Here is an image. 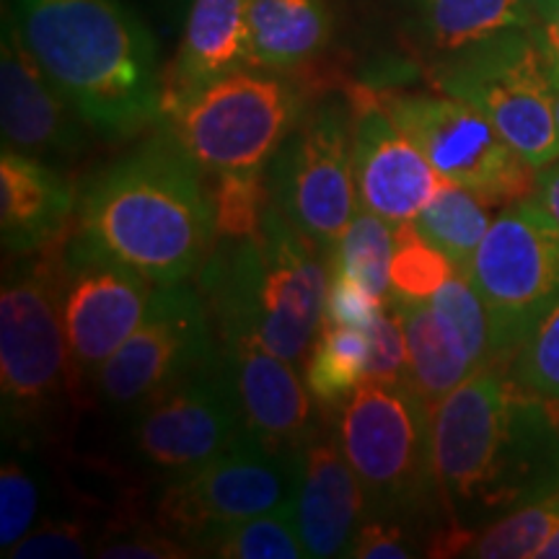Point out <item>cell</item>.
<instances>
[{"mask_svg": "<svg viewBox=\"0 0 559 559\" xmlns=\"http://www.w3.org/2000/svg\"><path fill=\"white\" fill-rule=\"evenodd\" d=\"M432 453L451 528L477 531L559 489V404L487 366L432 409Z\"/></svg>", "mask_w": 559, "mask_h": 559, "instance_id": "6da1fadb", "label": "cell"}, {"mask_svg": "<svg viewBox=\"0 0 559 559\" xmlns=\"http://www.w3.org/2000/svg\"><path fill=\"white\" fill-rule=\"evenodd\" d=\"M202 166L169 130L86 181L75 230L153 285L187 283L215 251V213Z\"/></svg>", "mask_w": 559, "mask_h": 559, "instance_id": "7a4b0ae2", "label": "cell"}, {"mask_svg": "<svg viewBox=\"0 0 559 559\" xmlns=\"http://www.w3.org/2000/svg\"><path fill=\"white\" fill-rule=\"evenodd\" d=\"M21 37L75 117L109 140L160 120L156 41L117 0H16Z\"/></svg>", "mask_w": 559, "mask_h": 559, "instance_id": "3957f363", "label": "cell"}, {"mask_svg": "<svg viewBox=\"0 0 559 559\" xmlns=\"http://www.w3.org/2000/svg\"><path fill=\"white\" fill-rule=\"evenodd\" d=\"M223 243L200 272L221 340H249L293 366L306 362L330 290L321 249L275 202L260 234Z\"/></svg>", "mask_w": 559, "mask_h": 559, "instance_id": "277c9868", "label": "cell"}, {"mask_svg": "<svg viewBox=\"0 0 559 559\" xmlns=\"http://www.w3.org/2000/svg\"><path fill=\"white\" fill-rule=\"evenodd\" d=\"M68 236V234H66ZM13 257L0 293V394L3 436L32 451L66 428L86 386L70 355L60 313L62 241Z\"/></svg>", "mask_w": 559, "mask_h": 559, "instance_id": "5b68a950", "label": "cell"}, {"mask_svg": "<svg viewBox=\"0 0 559 559\" xmlns=\"http://www.w3.org/2000/svg\"><path fill=\"white\" fill-rule=\"evenodd\" d=\"M334 432L358 474L370 519H428L440 502L432 407L407 381L362 383L337 412Z\"/></svg>", "mask_w": 559, "mask_h": 559, "instance_id": "8992f818", "label": "cell"}, {"mask_svg": "<svg viewBox=\"0 0 559 559\" xmlns=\"http://www.w3.org/2000/svg\"><path fill=\"white\" fill-rule=\"evenodd\" d=\"M290 81L239 68L160 109L164 128L202 171H264L304 120Z\"/></svg>", "mask_w": 559, "mask_h": 559, "instance_id": "52a82bcc", "label": "cell"}, {"mask_svg": "<svg viewBox=\"0 0 559 559\" xmlns=\"http://www.w3.org/2000/svg\"><path fill=\"white\" fill-rule=\"evenodd\" d=\"M430 79L479 109L536 171L559 158L555 79L531 26L443 55Z\"/></svg>", "mask_w": 559, "mask_h": 559, "instance_id": "ba28073f", "label": "cell"}, {"mask_svg": "<svg viewBox=\"0 0 559 559\" xmlns=\"http://www.w3.org/2000/svg\"><path fill=\"white\" fill-rule=\"evenodd\" d=\"M508 366L531 326L559 300V226L534 198L510 202L481 239L469 272Z\"/></svg>", "mask_w": 559, "mask_h": 559, "instance_id": "9c48e42d", "label": "cell"}, {"mask_svg": "<svg viewBox=\"0 0 559 559\" xmlns=\"http://www.w3.org/2000/svg\"><path fill=\"white\" fill-rule=\"evenodd\" d=\"M391 120L425 153L440 177L456 181L487 205L534 198L536 171L472 104L449 94H386Z\"/></svg>", "mask_w": 559, "mask_h": 559, "instance_id": "30bf717a", "label": "cell"}, {"mask_svg": "<svg viewBox=\"0 0 559 559\" xmlns=\"http://www.w3.org/2000/svg\"><path fill=\"white\" fill-rule=\"evenodd\" d=\"M296 481L298 453L264 449L241 436L207 464L166 479L156 500V526L198 555L210 536L290 500Z\"/></svg>", "mask_w": 559, "mask_h": 559, "instance_id": "8fae6325", "label": "cell"}, {"mask_svg": "<svg viewBox=\"0 0 559 559\" xmlns=\"http://www.w3.org/2000/svg\"><path fill=\"white\" fill-rule=\"evenodd\" d=\"M270 200L321 251H332L358 215L353 117L345 104H321L298 122L267 171Z\"/></svg>", "mask_w": 559, "mask_h": 559, "instance_id": "7c38bea8", "label": "cell"}, {"mask_svg": "<svg viewBox=\"0 0 559 559\" xmlns=\"http://www.w3.org/2000/svg\"><path fill=\"white\" fill-rule=\"evenodd\" d=\"M207 300L187 283L158 285L148 311L96 376L102 402L135 412L218 355Z\"/></svg>", "mask_w": 559, "mask_h": 559, "instance_id": "4fadbf2b", "label": "cell"}, {"mask_svg": "<svg viewBox=\"0 0 559 559\" xmlns=\"http://www.w3.org/2000/svg\"><path fill=\"white\" fill-rule=\"evenodd\" d=\"M156 288L79 230H68L60 249V313L70 355L86 386L138 330Z\"/></svg>", "mask_w": 559, "mask_h": 559, "instance_id": "5bb4252c", "label": "cell"}, {"mask_svg": "<svg viewBox=\"0 0 559 559\" xmlns=\"http://www.w3.org/2000/svg\"><path fill=\"white\" fill-rule=\"evenodd\" d=\"M243 436L221 355L132 412L128 445L143 469L179 477Z\"/></svg>", "mask_w": 559, "mask_h": 559, "instance_id": "9a60e30c", "label": "cell"}, {"mask_svg": "<svg viewBox=\"0 0 559 559\" xmlns=\"http://www.w3.org/2000/svg\"><path fill=\"white\" fill-rule=\"evenodd\" d=\"M347 107L353 117V174L360 205L391 226L415 221L445 179L396 128L383 107L381 91L347 88Z\"/></svg>", "mask_w": 559, "mask_h": 559, "instance_id": "2e32d148", "label": "cell"}, {"mask_svg": "<svg viewBox=\"0 0 559 559\" xmlns=\"http://www.w3.org/2000/svg\"><path fill=\"white\" fill-rule=\"evenodd\" d=\"M218 355L243 436L264 449L298 453L321 430L313 409L319 404L293 362L249 340H221Z\"/></svg>", "mask_w": 559, "mask_h": 559, "instance_id": "e0dca14e", "label": "cell"}, {"mask_svg": "<svg viewBox=\"0 0 559 559\" xmlns=\"http://www.w3.org/2000/svg\"><path fill=\"white\" fill-rule=\"evenodd\" d=\"M70 111L73 107L62 99L60 91L52 86L26 47L16 16L5 13L3 50H0L3 148L21 151L41 160L70 156L81 145V132Z\"/></svg>", "mask_w": 559, "mask_h": 559, "instance_id": "ac0fdd59", "label": "cell"}, {"mask_svg": "<svg viewBox=\"0 0 559 559\" xmlns=\"http://www.w3.org/2000/svg\"><path fill=\"white\" fill-rule=\"evenodd\" d=\"M293 506L306 555L313 559L347 557L355 534L368 519V500L334 430H319L298 451Z\"/></svg>", "mask_w": 559, "mask_h": 559, "instance_id": "d6986e66", "label": "cell"}, {"mask_svg": "<svg viewBox=\"0 0 559 559\" xmlns=\"http://www.w3.org/2000/svg\"><path fill=\"white\" fill-rule=\"evenodd\" d=\"M79 198L73 185L41 158L3 148L0 156V236L3 254H37L68 234Z\"/></svg>", "mask_w": 559, "mask_h": 559, "instance_id": "ffe728a7", "label": "cell"}, {"mask_svg": "<svg viewBox=\"0 0 559 559\" xmlns=\"http://www.w3.org/2000/svg\"><path fill=\"white\" fill-rule=\"evenodd\" d=\"M239 68H251L249 0H192L179 52L164 73L160 109Z\"/></svg>", "mask_w": 559, "mask_h": 559, "instance_id": "44dd1931", "label": "cell"}, {"mask_svg": "<svg viewBox=\"0 0 559 559\" xmlns=\"http://www.w3.org/2000/svg\"><path fill=\"white\" fill-rule=\"evenodd\" d=\"M400 311L407 340V383L436 409L453 389L477 373L459 332L430 300H402L389 293Z\"/></svg>", "mask_w": 559, "mask_h": 559, "instance_id": "7402d4cb", "label": "cell"}, {"mask_svg": "<svg viewBox=\"0 0 559 559\" xmlns=\"http://www.w3.org/2000/svg\"><path fill=\"white\" fill-rule=\"evenodd\" d=\"M330 37L324 0H249L251 68L293 70L317 58Z\"/></svg>", "mask_w": 559, "mask_h": 559, "instance_id": "603a6c76", "label": "cell"}, {"mask_svg": "<svg viewBox=\"0 0 559 559\" xmlns=\"http://www.w3.org/2000/svg\"><path fill=\"white\" fill-rule=\"evenodd\" d=\"M559 528V489L544 498L510 510L479 531L445 528L432 542L440 557L479 559H523L536 557L547 539Z\"/></svg>", "mask_w": 559, "mask_h": 559, "instance_id": "cb8c5ba5", "label": "cell"}, {"mask_svg": "<svg viewBox=\"0 0 559 559\" xmlns=\"http://www.w3.org/2000/svg\"><path fill=\"white\" fill-rule=\"evenodd\" d=\"M370 340L366 330L324 319L304 362V381L319 409L337 412L368 381Z\"/></svg>", "mask_w": 559, "mask_h": 559, "instance_id": "d4e9b609", "label": "cell"}, {"mask_svg": "<svg viewBox=\"0 0 559 559\" xmlns=\"http://www.w3.org/2000/svg\"><path fill=\"white\" fill-rule=\"evenodd\" d=\"M425 39L449 55L508 29L534 26L521 0H417Z\"/></svg>", "mask_w": 559, "mask_h": 559, "instance_id": "484cf974", "label": "cell"}, {"mask_svg": "<svg viewBox=\"0 0 559 559\" xmlns=\"http://www.w3.org/2000/svg\"><path fill=\"white\" fill-rule=\"evenodd\" d=\"M489 205L456 181H443L428 205L412 221L419 234L453 262L456 272H469L485 234L492 226Z\"/></svg>", "mask_w": 559, "mask_h": 559, "instance_id": "4316f807", "label": "cell"}, {"mask_svg": "<svg viewBox=\"0 0 559 559\" xmlns=\"http://www.w3.org/2000/svg\"><path fill=\"white\" fill-rule=\"evenodd\" d=\"M200 557L221 559H300L306 555L300 539L293 498L267 513L236 523L198 549Z\"/></svg>", "mask_w": 559, "mask_h": 559, "instance_id": "83f0119b", "label": "cell"}, {"mask_svg": "<svg viewBox=\"0 0 559 559\" xmlns=\"http://www.w3.org/2000/svg\"><path fill=\"white\" fill-rule=\"evenodd\" d=\"M391 257H394V226L362 207L349 223L347 234L332 249L330 267L347 272L379 298H389Z\"/></svg>", "mask_w": 559, "mask_h": 559, "instance_id": "f1b7e54d", "label": "cell"}, {"mask_svg": "<svg viewBox=\"0 0 559 559\" xmlns=\"http://www.w3.org/2000/svg\"><path fill=\"white\" fill-rule=\"evenodd\" d=\"M210 200L215 213V234L221 241H243L260 234L272 202L264 171L213 174Z\"/></svg>", "mask_w": 559, "mask_h": 559, "instance_id": "f546056e", "label": "cell"}, {"mask_svg": "<svg viewBox=\"0 0 559 559\" xmlns=\"http://www.w3.org/2000/svg\"><path fill=\"white\" fill-rule=\"evenodd\" d=\"M453 262L425 239L415 223L394 226L391 257V296L402 300H430L453 277Z\"/></svg>", "mask_w": 559, "mask_h": 559, "instance_id": "4dcf8cb0", "label": "cell"}, {"mask_svg": "<svg viewBox=\"0 0 559 559\" xmlns=\"http://www.w3.org/2000/svg\"><path fill=\"white\" fill-rule=\"evenodd\" d=\"M45 506V477L26 449H13L0 469V551H9L37 526Z\"/></svg>", "mask_w": 559, "mask_h": 559, "instance_id": "1f68e13d", "label": "cell"}, {"mask_svg": "<svg viewBox=\"0 0 559 559\" xmlns=\"http://www.w3.org/2000/svg\"><path fill=\"white\" fill-rule=\"evenodd\" d=\"M430 304L451 321L477 370L502 366L498 360V345H495L492 319L466 272H453V277L430 298Z\"/></svg>", "mask_w": 559, "mask_h": 559, "instance_id": "d6a6232c", "label": "cell"}, {"mask_svg": "<svg viewBox=\"0 0 559 559\" xmlns=\"http://www.w3.org/2000/svg\"><path fill=\"white\" fill-rule=\"evenodd\" d=\"M508 370L531 394L559 404V300L526 332Z\"/></svg>", "mask_w": 559, "mask_h": 559, "instance_id": "836d02e7", "label": "cell"}, {"mask_svg": "<svg viewBox=\"0 0 559 559\" xmlns=\"http://www.w3.org/2000/svg\"><path fill=\"white\" fill-rule=\"evenodd\" d=\"M107 528H96L83 515H58L37 523L29 534L9 551L13 559H50V557H88L96 555L107 539Z\"/></svg>", "mask_w": 559, "mask_h": 559, "instance_id": "e575fe53", "label": "cell"}, {"mask_svg": "<svg viewBox=\"0 0 559 559\" xmlns=\"http://www.w3.org/2000/svg\"><path fill=\"white\" fill-rule=\"evenodd\" d=\"M370 340V360H368V381H407V340H404V326L400 311L386 298L379 317L373 319L368 330Z\"/></svg>", "mask_w": 559, "mask_h": 559, "instance_id": "d590c367", "label": "cell"}, {"mask_svg": "<svg viewBox=\"0 0 559 559\" xmlns=\"http://www.w3.org/2000/svg\"><path fill=\"white\" fill-rule=\"evenodd\" d=\"M96 557L102 559H187L198 557L190 544L156 528L122 526L111 531Z\"/></svg>", "mask_w": 559, "mask_h": 559, "instance_id": "8d00e7d4", "label": "cell"}, {"mask_svg": "<svg viewBox=\"0 0 559 559\" xmlns=\"http://www.w3.org/2000/svg\"><path fill=\"white\" fill-rule=\"evenodd\" d=\"M386 304V298H379L370 293L366 285L349 277L347 272L330 267V290H326V313L324 319L337 321V324L358 326V330H370L373 319Z\"/></svg>", "mask_w": 559, "mask_h": 559, "instance_id": "74e56055", "label": "cell"}, {"mask_svg": "<svg viewBox=\"0 0 559 559\" xmlns=\"http://www.w3.org/2000/svg\"><path fill=\"white\" fill-rule=\"evenodd\" d=\"M409 523L389 519H368L355 534L347 557L353 559H409L417 557Z\"/></svg>", "mask_w": 559, "mask_h": 559, "instance_id": "f35d334b", "label": "cell"}, {"mask_svg": "<svg viewBox=\"0 0 559 559\" xmlns=\"http://www.w3.org/2000/svg\"><path fill=\"white\" fill-rule=\"evenodd\" d=\"M531 29H534L536 41H539L544 58H547L551 79L559 83V0H555V3L542 13L539 21H536Z\"/></svg>", "mask_w": 559, "mask_h": 559, "instance_id": "ab89813d", "label": "cell"}, {"mask_svg": "<svg viewBox=\"0 0 559 559\" xmlns=\"http://www.w3.org/2000/svg\"><path fill=\"white\" fill-rule=\"evenodd\" d=\"M534 200L539 202L544 213H547L549 218L559 226V158L555 164L544 166V169L536 174Z\"/></svg>", "mask_w": 559, "mask_h": 559, "instance_id": "60d3db41", "label": "cell"}, {"mask_svg": "<svg viewBox=\"0 0 559 559\" xmlns=\"http://www.w3.org/2000/svg\"><path fill=\"white\" fill-rule=\"evenodd\" d=\"M551 3H555V0H521L523 9H526V11H528V16L534 19V24H536V21H539L542 13L547 11Z\"/></svg>", "mask_w": 559, "mask_h": 559, "instance_id": "b9f144b4", "label": "cell"}, {"mask_svg": "<svg viewBox=\"0 0 559 559\" xmlns=\"http://www.w3.org/2000/svg\"><path fill=\"white\" fill-rule=\"evenodd\" d=\"M536 557H539V559H559V528L549 536L547 544H544Z\"/></svg>", "mask_w": 559, "mask_h": 559, "instance_id": "7bdbcfd3", "label": "cell"}, {"mask_svg": "<svg viewBox=\"0 0 559 559\" xmlns=\"http://www.w3.org/2000/svg\"><path fill=\"white\" fill-rule=\"evenodd\" d=\"M555 111H557V124H559V83H555Z\"/></svg>", "mask_w": 559, "mask_h": 559, "instance_id": "ee69618b", "label": "cell"}]
</instances>
